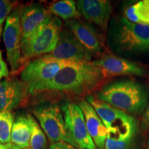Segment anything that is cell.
<instances>
[{"instance_id": "cell-27", "label": "cell", "mask_w": 149, "mask_h": 149, "mask_svg": "<svg viewBox=\"0 0 149 149\" xmlns=\"http://www.w3.org/2000/svg\"><path fill=\"white\" fill-rule=\"evenodd\" d=\"M8 149H22L20 148L19 147H18L17 146H16V145H15L14 144H13V143H8Z\"/></svg>"}, {"instance_id": "cell-19", "label": "cell", "mask_w": 149, "mask_h": 149, "mask_svg": "<svg viewBox=\"0 0 149 149\" xmlns=\"http://www.w3.org/2000/svg\"><path fill=\"white\" fill-rule=\"evenodd\" d=\"M124 17L136 24H149V0L137 1L124 10Z\"/></svg>"}, {"instance_id": "cell-3", "label": "cell", "mask_w": 149, "mask_h": 149, "mask_svg": "<svg viewBox=\"0 0 149 149\" xmlns=\"http://www.w3.org/2000/svg\"><path fill=\"white\" fill-rule=\"evenodd\" d=\"M110 42L120 54L135 55L149 52V26L136 24L120 17L113 22L109 33Z\"/></svg>"}, {"instance_id": "cell-28", "label": "cell", "mask_w": 149, "mask_h": 149, "mask_svg": "<svg viewBox=\"0 0 149 149\" xmlns=\"http://www.w3.org/2000/svg\"><path fill=\"white\" fill-rule=\"evenodd\" d=\"M8 144H2L0 142V149H8Z\"/></svg>"}, {"instance_id": "cell-18", "label": "cell", "mask_w": 149, "mask_h": 149, "mask_svg": "<svg viewBox=\"0 0 149 149\" xmlns=\"http://www.w3.org/2000/svg\"><path fill=\"white\" fill-rule=\"evenodd\" d=\"M48 11L51 15H54L57 17L69 21V20L78 19L80 13L77 8L76 1L73 0H62L52 3L49 6Z\"/></svg>"}, {"instance_id": "cell-9", "label": "cell", "mask_w": 149, "mask_h": 149, "mask_svg": "<svg viewBox=\"0 0 149 149\" xmlns=\"http://www.w3.org/2000/svg\"><path fill=\"white\" fill-rule=\"evenodd\" d=\"M61 111L73 146L79 149H97L89 135L84 116L78 104L66 102L61 108Z\"/></svg>"}, {"instance_id": "cell-8", "label": "cell", "mask_w": 149, "mask_h": 149, "mask_svg": "<svg viewBox=\"0 0 149 149\" xmlns=\"http://www.w3.org/2000/svg\"><path fill=\"white\" fill-rule=\"evenodd\" d=\"M23 6L16 7L6 20L3 40L11 72L15 73L22 65L20 15Z\"/></svg>"}, {"instance_id": "cell-15", "label": "cell", "mask_w": 149, "mask_h": 149, "mask_svg": "<svg viewBox=\"0 0 149 149\" xmlns=\"http://www.w3.org/2000/svg\"><path fill=\"white\" fill-rule=\"evenodd\" d=\"M48 10L38 3L23 6L20 15L22 29L21 48L26 46L31 37L38 27L50 15Z\"/></svg>"}, {"instance_id": "cell-2", "label": "cell", "mask_w": 149, "mask_h": 149, "mask_svg": "<svg viewBox=\"0 0 149 149\" xmlns=\"http://www.w3.org/2000/svg\"><path fill=\"white\" fill-rule=\"evenodd\" d=\"M95 97L131 116L144 113L148 100L145 87L133 79L120 80L104 86Z\"/></svg>"}, {"instance_id": "cell-26", "label": "cell", "mask_w": 149, "mask_h": 149, "mask_svg": "<svg viewBox=\"0 0 149 149\" xmlns=\"http://www.w3.org/2000/svg\"><path fill=\"white\" fill-rule=\"evenodd\" d=\"M142 126L144 128L149 127V100L142 117Z\"/></svg>"}, {"instance_id": "cell-4", "label": "cell", "mask_w": 149, "mask_h": 149, "mask_svg": "<svg viewBox=\"0 0 149 149\" xmlns=\"http://www.w3.org/2000/svg\"><path fill=\"white\" fill-rule=\"evenodd\" d=\"M86 100L92 106L107 128L108 138L128 140L136 137L138 128L133 116L101 101L95 95H90Z\"/></svg>"}, {"instance_id": "cell-7", "label": "cell", "mask_w": 149, "mask_h": 149, "mask_svg": "<svg viewBox=\"0 0 149 149\" xmlns=\"http://www.w3.org/2000/svg\"><path fill=\"white\" fill-rule=\"evenodd\" d=\"M33 113L51 144L64 141L73 146L62 111L57 104L41 102L33 108Z\"/></svg>"}, {"instance_id": "cell-25", "label": "cell", "mask_w": 149, "mask_h": 149, "mask_svg": "<svg viewBox=\"0 0 149 149\" xmlns=\"http://www.w3.org/2000/svg\"><path fill=\"white\" fill-rule=\"evenodd\" d=\"M48 149H79L76 148L72 145L64 141H60V142L53 143L50 144Z\"/></svg>"}, {"instance_id": "cell-30", "label": "cell", "mask_w": 149, "mask_h": 149, "mask_svg": "<svg viewBox=\"0 0 149 149\" xmlns=\"http://www.w3.org/2000/svg\"><path fill=\"white\" fill-rule=\"evenodd\" d=\"M23 149H32L31 148H30V147H28V148H23Z\"/></svg>"}, {"instance_id": "cell-17", "label": "cell", "mask_w": 149, "mask_h": 149, "mask_svg": "<svg viewBox=\"0 0 149 149\" xmlns=\"http://www.w3.org/2000/svg\"><path fill=\"white\" fill-rule=\"evenodd\" d=\"M31 124L29 114H20L15 118L11 130L10 142L23 149L30 147Z\"/></svg>"}, {"instance_id": "cell-6", "label": "cell", "mask_w": 149, "mask_h": 149, "mask_svg": "<svg viewBox=\"0 0 149 149\" xmlns=\"http://www.w3.org/2000/svg\"><path fill=\"white\" fill-rule=\"evenodd\" d=\"M61 31V22L50 14L22 50V64L29 59L47 55L54 50Z\"/></svg>"}, {"instance_id": "cell-1", "label": "cell", "mask_w": 149, "mask_h": 149, "mask_svg": "<svg viewBox=\"0 0 149 149\" xmlns=\"http://www.w3.org/2000/svg\"><path fill=\"white\" fill-rule=\"evenodd\" d=\"M105 81L93 61H72L56 74L46 91L87 97L100 90Z\"/></svg>"}, {"instance_id": "cell-5", "label": "cell", "mask_w": 149, "mask_h": 149, "mask_svg": "<svg viewBox=\"0 0 149 149\" xmlns=\"http://www.w3.org/2000/svg\"><path fill=\"white\" fill-rule=\"evenodd\" d=\"M72 61L43 55L31 60L21 72V80L29 95L46 91L56 74Z\"/></svg>"}, {"instance_id": "cell-29", "label": "cell", "mask_w": 149, "mask_h": 149, "mask_svg": "<svg viewBox=\"0 0 149 149\" xmlns=\"http://www.w3.org/2000/svg\"><path fill=\"white\" fill-rule=\"evenodd\" d=\"M147 148L149 149V139L148 140V142H147Z\"/></svg>"}, {"instance_id": "cell-16", "label": "cell", "mask_w": 149, "mask_h": 149, "mask_svg": "<svg viewBox=\"0 0 149 149\" xmlns=\"http://www.w3.org/2000/svg\"><path fill=\"white\" fill-rule=\"evenodd\" d=\"M77 104L82 111L86 126L93 142L98 149H104L108 135L107 128L86 100H81Z\"/></svg>"}, {"instance_id": "cell-11", "label": "cell", "mask_w": 149, "mask_h": 149, "mask_svg": "<svg viewBox=\"0 0 149 149\" xmlns=\"http://www.w3.org/2000/svg\"><path fill=\"white\" fill-rule=\"evenodd\" d=\"M48 57L68 61H91L92 55L79 42L69 29H61L54 50L45 55Z\"/></svg>"}, {"instance_id": "cell-21", "label": "cell", "mask_w": 149, "mask_h": 149, "mask_svg": "<svg viewBox=\"0 0 149 149\" xmlns=\"http://www.w3.org/2000/svg\"><path fill=\"white\" fill-rule=\"evenodd\" d=\"M14 120V114L12 111H0V142L2 144L10 142Z\"/></svg>"}, {"instance_id": "cell-12", "label": "cell", "mask_w": 149, "mask_h": 149, "mask_svg": "<svg viewBox=\"0 0 149 149\" xmlns=\"http://www.w3.org/2000/svg\"><path fill=\"white\" fill-rule=\"evenodd\" d=\"M29 93L21 79L7 78L0 81V111H13L27 103Z\"/></svg>"}, {"instance_id": "cell-20", "label": "cell", "mask_w": 149, "mask_h": 149, "mask_svg": "<svg viewBox=\"0 0 149 149\" xmlns=\"http://www.w3.org/2000/svg\"><path fill=\"white\" fill-rule=\"evenodd\" d=\"M31 124V136L30 148L32 149H48V139L40 124L31 114H29Z\"/></svg>"}, {"instance_id": "cell-31", "label": "cell", "mask_w": 149, "mask_h": 149, "mask_svg": "<svg viewBox=\"0 0 149 149\" xmlns=\"http://www.w3.org/2000/svg\"><path fill=\"white\" fill-rule=\"evenodd\" d=\"M148 26H149V24H148Z\"/></svg>"}, {"instance_id": "cell-24", "label": "cell", "mask_w": 149, "mask_h": 149, "mask_svg": "<svg viewBox=\"0 0 149 149\" xmlns=\"http://www.w3.org/2000/svg\"><path fill=\"white\" fill-rule=\"evenodd\" d=\"M9 70L7 64L3 60L2 53L0 49V81H1L3 78H8Z\"/></svg>"}, {"instance_id": "cell-10", "label": "cell", "mask_w": 149, "mask_h": 149, "mask_svg": "<svg viewBox=\"0 0 149 149\" xmlns=\"http://www.w3.org/2000/svg\"><path fill=\"white\" fill-rule=\"evenodd\" d=\"M93 61L106 80L124 75L145 77L148 74V70L142 65L113 55H104Z\"/></svg>"}, {"instance_id": "cell-23", "label": "cell", "mask_w": 149, "mask_h": 149, "mask_svg": "<svg viewBox=\"0 0 149 149\" xmlns=\"http://www.w3.org/2000/svg\"><path fill=\"white\" fill-rule=\"evenodd\" d=\"M104 149H136L135 138L129 140H114L107 138Z\"/></svg>"}, {"instance_id": "cell-22", "label": "cell", "mask_w": 149, "mask_h": 149, "mask_svg": "<svg viewBox=\"0 0 149 149\" xmlns=\"http://www.w3.org/2000/svg\"><path fill=\"white\" fill-rule=\"evenodd\" d=\"M16 8L15 1L8 0H0V37L2 34V26L5 20Z\"/></svg>"}, {"instance_id": "cell-13", "label": "cell", "mask_w": 149, "mask_h": 149, "mask_svg": "<svg viewBox=\"0 0 149 149\" xmlns=\"http://www.w3.org/2000/svg\"><path fill=\"white\" fill-rule=\"evenodd\" d=\"M66 26L92 57L99 55L103 51L104 43L102 37L91 24L79 19H74L66 21Z\"/></svg>"}, {"instance_id": "cell-14", "label": "cell", "mask_w": 149, "mask_h": 149, "mask_svg": "<svg viewBox=\"0 0 149 149\" xmlns=\"http://www.w3.org/2000/svg\"><path fill=\"white\" fill-rule=\"evenodd\" d=\"M77 8L88 22L107 31L112 14L111 2L107 0H78Z\"/></svg>"}]
</instances>
